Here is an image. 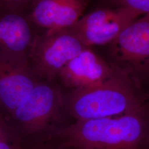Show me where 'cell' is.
I'll return each instance as SVG.
<instances>
[{"label":"cell","mask_w":149,"mask_h":149,"mask_svg":"<svg viewBox=\"0 0 149 149\" xmlns=\"http://www.w3.org/2000/svg\"><path fill=\"white\" fill-rule=\"evenodd\" d=\"M66 149V148H64L63 146H60V147H58V148H48V149Z\"/></svg>","instance_id":"14"},{"label":"cell","mask_w":149,"mask_h":149,"mask_svg":"<svg viewBox=\"0 0 149 149\" xmlns=\"http://www.w3.org/2000/svg\"><path fill=\"white\" fill-rule=\"evenodd\" d=\"M66 117L60 86L57 82L41 81L5 119L22 145L63 127L59 124Z\"/></svg>","instance_id":"3"},{"label":"cell","mask_w":149,"mask_h":149,"mask_svg":"<svg viewBox=\"0 0 149 149\" xmlns=\"http://www.w3.org/2000/svg\"><path fill=\"white\" fill-rule=\"evenodd\" d=\"M85 0H31L28 17L36 32L70 27L82 17Z\"/></svg>","instance_id":"9"},{"label":"cell","mask_w":149,"mask_h":149,"mask_svg":"<svg viewBox=\"0 0 149 149\" xmlns=\"http://www.w3.org/2000/svg\"><path fill=\"white\" fill-rule=\"evenodd\" d=\"M136 19L125 9L106 6L82 16L68 28L85 47L106 45Z\"/></svg>","instance_id":"7"},{"label":"cell","mask_w":149,"mask_h":149,"mask_svg":"<svg viewBox=\"0 0 149 149\" xmlns=\"http://www.w3.org/2000/svg\"><path fill=\"white\" fill-rule=\"evenodd\" d=\"M31 0H0V54L28 59L36 32L28 17Z\"/></svg>","instance_id":"6"},{"label":"cell","mask_w":149,"mask_h":149,"mask_svg":"<svg viewBox=\"0 0 149 149\" xmlns=\"http://www.w3.org/2000/svg\"><path fill=\"white\" fill-rule=\"evenodd\" d=\"M39 82L28 59L0 54V114L9 116Z\"/></svg>","instance_id":"8"},{"label":"cell","mask_w":149,"mask_h":149,"mask_svg":"<svg viewBox=\"0 0 149 149\" xmlns=\"http://www.w3.org/2000/svg\"><path fill=\"white\" fill-rule=\"evenodd\" d=\"M146 149H149V140H148V144H147V146H146Z\"/></svg>","instance_id":"15"},{"label":"cell","mask_w":149,"mask_h":149,"mask_svg":"<svg viewBox=\"0 0 149 149\" xmlns=\"http://www.w3.org/2000/svg\"><path fill=\"white\" fill-rule=\"evenodd\" d=\"M103 56L149 97V16L137 19L111 43Z\"/></svg>","instance_id":"4"},{"label":"cell","mask_w":149,"mask_h":149,"mask_svg":"<svg viewBox=\"0 0 149 149\" xmlns=\"http://www.w3.org/2000/svg\"><path fill=\"white\" fill-rule=\"evenodd\" d=\"M0 149H22V145L16 136L0 141Z\"/></svg>","instance_id":"13"},{"label":"cell","mask_w":149,"mask_h":149,"mask_svg":"<svg viewBox=\"0 0 149 149\" xmlns=\"http://www.w3.org/2000/svg\"></svg>","instance_id":"16"},{"label":"cell","mask_w":149,"mask_h":149,"mask_svg":"<svg viewBox=\"0 0 149 149\" xmlns=\"http://www.w3.org/2000/svg\"><path fill=\"white\" fill-rule=\"evenodd\" d=\"M16 136V134L6 122L4 117L0 114V141Z\"/></svg>","instance_id":"12"},{"label":"cell","mask_w":149,"mask_h":149,"mask_svg":"<svg viewBox=\"0 0 149 149\" xmlns=\"http://www.w3.org/2000/svg\"><path fill=\"white\" fill-rule=\"evenodd\" d=\"M61 146L76 149H144L149 138V100L119 117L77 120L56 129Z\"/></svg>","instance_id":"1"},{"label":"cell","mask_w":149,"mask_h":149,"mask_svg":"<svg viewBox=\"0 0 149 149\" xmlns=\"http://www.w3.org/2000/svg\"><path fill=\"white\" fill-rule=\"evenodd\" d=\"M60 88L65 114L76 121L123 115L149 100L132 81L116 71L108 79L94 85Z\"/></svg>","instance_id":"2"},{"label":"cell","mask_w":149,"mask_h":149,"mask_svg":"<svg viewBox=\"0 0 149 149\" xmlns=\"http://www.w3.org/2000/svg\"><path fill=\"white\" fill-rule=\"evenodd\" d=\"M103 2L108 7L125 9L136 19L141 15L149 16V0H114Z\"/></svg>","instance_id":"11"},{"label":"cell","mask_w":149,"mask_h":149,"mask_svg":"<svg viewBox=\"0 0 149 149\" xmlns=\"http://www.w3.org/2000/svg\"><path fill=\"white\" fill-rule=\"evenodd\" d=\"M116 70L91 47H86L61 70L56 82L60 87L74 89L101 82Z\"/></svg>","instance_id":"10"},{"label":"cell","mask_w":149,"mask_h":149,"mask_svg":"<svg viewBox=\"0 0 149 149\" xmlns=\"http://www.w3.org/2000/svg\"><path fill=\"white\" fill-rule=\"evenodd\" d=\"M86 47L68 28L36 32L28 63L39 81L56 82L61 70Z\"/></svg>","instance_id":"5"}]
</instances>
